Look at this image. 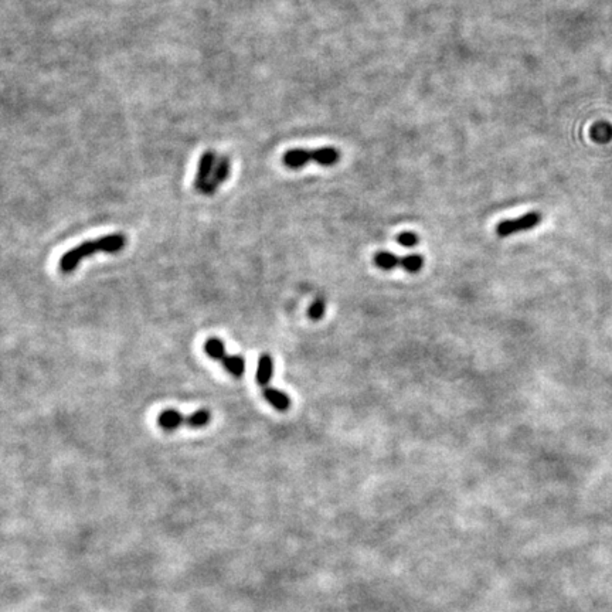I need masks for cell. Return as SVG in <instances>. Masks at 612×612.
Masks as SVG:
<instances>
[{
  "label": "cell",
  "mask_w": 612,
  "mask_h": 612,
  "mask_svg": "<svg viewBox=\"0 0 612 612\" xmlns=\"http://www.w3.org/2000/svg\"><path fill=\"white\" fill-rule=\"evenodd\" d=\"M128 239L124 234H110L99 237L94 241H86L79 244L70 251H67L61 259H60V270L63 273H71L77 268V265L81 262L84 258L91 257L98 253H106V254H117L122 251V248L126 246Z\"/></svg>",
  "instance_id": "6da1fadb"
},
{
  "label": "cell",
  "mask_w": 612,
  "mask_h": 612,
  "mask_svg": "<svg viewBox=\"0 0 612 612\" xmlns=\"http://www.w3.org/2000/svg\"><path fill=\"white\" fill-rule=\"evenodd\" d=\"M340 159V152L333 146H324L321 149H289L282 156V164L292 170H298L308 164H317L325 168L335 166Z\"/></svg>",
  "instance_id": "7a4b0ae2"
},
{
  "label": "cell",
  "mask_w": 612,
  "mask_h": 612,
  "mask_svg": "<svg viewBox=\"0 0 612 612\" xmlns=\"http://www.w3.org/2000/svg\"><path fill=\"white\" fill-rule=\"evenodd\" d=\"M211 414L208 410H199L190 415H183L176 410H165L157 415L159 427L166 431H173L181 425H189L193 428H201L210 422Z\"/></svg>",
  "instance_id": "3957f363"
},
{
  "label": "cell",
  "mask_w": 612,
  "mask_h": 612,
  "mask_svg": "<svg viewBox=\"0 0 612 612\" xmlns=\"http://www.w3.org/2000/svg\"><path fill=\"white\" fill-rule=\"evenodd\" d=\"M543 220L542 213L539 211H530L526 213V215L517 217V219H511V220H503L496 226V234L502 238L509 237L517 233H523V231H529L536 228Z\"/></svg>",
  "instance_id": "277c9868"
},
{
  "label": "cell",
  "mask_w": 612,
  "mask_h": 612,
  "mask_svg": "<svg viewBox=\"0 0 612 612\" xmlns=\"http://www.w3.org/2000/svg\"><path fill=\"white\" fill-rule=\"evenodd\" d=\"M217 162V155L213 150H207L201 155L200 161H199V168H197V173L195 177V189L199 193H204L207 184L210 183V179L213 176V170H215Z\"/></svg>",
  "instance_id": "5b68a950"
},
{
  "label": "cell",
  "mask_w": 612,
  "mask_h": 612,
  "mask_svg": "<svg viewBox=\"0 0 612 612\" xmlns=\"http://www.w3.org/2000/svg\"><path fill=\"white\" fill-rule=\"evenodd\" d=\"M230 169H231V164H230L228 156L217 157L215 170H213V176H211L210 183L207 184V188H206L203 195H206V196L215 195L217 192V189L220 188V186L228 179Z\"/></svg>",
  "instance_id": "8992f818"
},
{
  "label": "cell",
  "mask_w": 612,
  "mask_h": 612,
  "mask_svg": "<svg viewBox=\"0 0 612 612\" xmlns=\"http://www.w3.org/2000/svg\"><path fill=\"white\" fill-rule=\"evenodd\" d=\"M273 376H274V360L270 355L265 353L258 359L257 383L264 388L268 387Z\"/></svg>",
  "instance_id": "52a82bcc"
},
{
  "label": "cell",
  "mask_w": 612,
  "mask_h": 612,
  "mask_svg": "<svg viewBox=\"0 0 612 612\" xmlns=\"http://www.w3.org/2000/svg\"><path fill=\"white\" fill-rule=\"evenodd\" d=\"M264 398L278 411H288L290 407V400H289L288 394L282 393L281 390H277L273 387H265L264 388Z\"/></svg>",
  "instance_id": "ba28073f"
},
{
  "label": "cell",
  "mask_w": 612,
  "mask_h": 612,
  "mask_svg": "<svg viewBox=\"0 0 612 612\" xmlns=\"http://www.w3.org/2000/svg\"><path fill=\"white\" fill-rule=\"evenodd\" d=\"M373 261L376 264V267H379L383 271H391L402 265V258L397 257L393 253H388V251L376 253L373 257Z\"/></svg>",
  "instance_id": "9c48e42d"
},
{
  "label": "cell",
  "mask_w": 612,
  "mask_h": 612,
  "mask_svg": "<svg viewBox=\"0 0 612 612\" xmlns=\"http://www.w3.org/2000/svg\"><path fill=\"white\" fill-rule=\"evenodd\" d=\"M224 368L228 371L230 375H233L234 377H241L244 375L246 370V360L241 356L237 355H226L221 360Z\"/></svg>",
  "instance_id": "30bf717a"
},
{
  "label": "cell",
  "mask_w": 612,
  "mask_h": 612,
  "mask_svg": "<svg viewBox=\"0 0 612 612\" xmlns=\"http://www.w3.org/2000/svg\"><path fill=\"white\" fill-rule=\"evenodd\" d=\"M204 352L211 359L223 360V357L226 356L224 343L219 337H210L204 343Z\"/></svg>",
  "instance_id": "8fae6325"
},
{
  "label": "cell",
  "mask_w": 612,
  "mask_h": 612,
  "mask_svg": "<svg viewBox=\"0 0 612 612\" xmlns=\"http://www.w3.org/2000/svg\"><path fill=\"white\" fill-rule=\"evenodd\" d=\"M422 265H424V257L418 254H411L402 258L400 267H403L410 274H415L422 268Z\"/></svg>",
  "instance_id": "7c38bea8"
},
{
  "label": "cell",
  "mask_w": 612,
  "mask_h": 612,
  "mask_svg": "<svg viewBox=\"0 0 612 612\" xmlns=\"http://www.w3.org/2000/svg\"><path fill=\"white\" fill-rule=\"evenodd\" d=\"M326 310V304L324 299H316L315 302H312V305L308 309V315L312 319V321H319L322 319V316L325 315Z\"/></svg>",
  "instance_id": "4fadbf2b"
},
{
  "label": "cell",
  "mask_w": 612,
  "mask_h": 612,
  "mask_svg": "<svg viewBox=\"0 0 612 612\" xmlns=\"http://www.w3.org/2000/svg\"><path fill=\"white\" fill-rule=\"evenodd\" d=\"M395 239H397V243L400 244V246H403V247H414V246H417L418 241H419V238H418L417 234H414V233H408V231L398 234Z\"/></svg>",
  "instance_id": "5bb4252c"
}]
</instances>
